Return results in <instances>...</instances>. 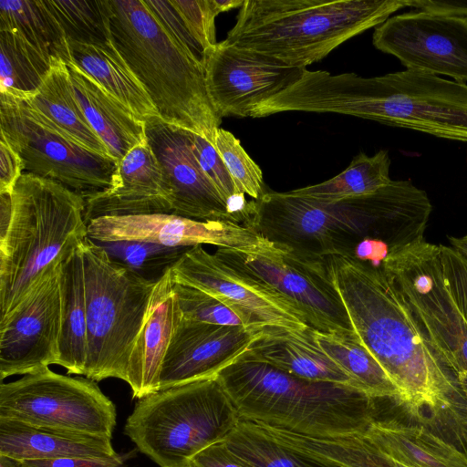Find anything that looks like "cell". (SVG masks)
I'll return each instance as SVG.
<instances>
[{
    "label": "cell",
    "instance_id": "cell-1",
    "mask_svg": "<svg viewBox=\"0 0 467 467\" xmlns=\"http://www.w3.org/2000/svg\"><path fill=\"white\" fill-rule=\"evenodd\" d=\"M431 210L426 192L410 181H391L375 192L332 203L265 191L254 200L245 226L313 257L353 255L365 239L386 244L393 255L424 240Z\"/></svg>",
    "mask_w": 467,
    "mask_h": 467
},
{
    "label": "cell",
    "instance_id": "cell-2",
    "mask_svg": "<svg viewBox=\"0 0 467 467\" xmlns=\"http://www.w3.org/2000/svg\"><path fill=\"white\" fill-rule=\"evenodd\" d=\"M354 334L402 394V405L418 412L451 405L460 384L415 321L383 266L350 254L324 257Z\"/></svg>",
    "mask_w": 467,
    "mask_h": 467
},
{
    "label": "cell",
    "instance_id": "cell-3",
    "mask_svg": "<svg viewBox=\"0 0 467 467\" xmlns=\"http://www.w3.org/2000/svg\"><path fill=\"white\" fill-rule=\"evenodd\" d=\"M294 105L296 111L349 115L467 142V84L420 70L372 78L306 70Z\"/></svg>",
    "mask_w": 467,
    "mask_h": 467
},
{
    "label": "cell",
    "instance_id": "cell-4",
    "mask_svg": "<svg viewBox=\"0 0 467 467\" xmlns=\"http://www.w3.org/2000/svg\"><path fill=\"white\" fill-rule=\"evenodd\" d=\"M217 378L240 420L306 436L364 434L376 416L377 400L358 387L300 379L243 355Z\"/></svg>",
    "mask_w": 467,
    "mask_h": 467
},
{
    "label": "cell",
    "instance_id": "cell-5",
    "mask_svg": "<svg viewBox=\"0 0 467 467\" xmlns=\"http://www.w3.org/2000/svg\"><path fill=\"white\" fill-rule=\"evenodd\" d=\"M108 9L112 42L160 118L213 144L222 118L210 100L202 62L145 0H108Z\"/></svg>",
    "mask_w": 467,
    "mask_h": 467
},
{
    "label": "cell",
    "instance_id": "cell-6",
    "mask_svg": "<svg viewBox=\"0 0 467 467\" xmlns=\"http://www.w3.org/2000/svg\"><path fill=\"white\" fill-rule=\"evenodd\" d=\"M409 5V0H244L225 41L306 68Z\"/></svg>",
    "mask_w": 467,
    "mask_h": 467
},
{
    "label": "cell",
    "instance_id": "cell-7",
    "mask_svg": "<svg viewBox=\"0 0 467 467\" xmlns=\"http://www.w3.org/2000/svg\"><path fill=\"white\" fill-rule=\"evenodd\" d=\"M11 199L10 222L0 234V317L88 237L85 198L64 185L24 172Z\"/></svg>",
    "mask_w": 467,
    "mask_h": 467
},
{
    "label": "cell",
    "instance_id": "cell-8",
    "mask_svg": "<svg viewBox=\"0 0 467 467\" xmlns=\"http://www.w3.org/2000/svg\"><path fill=\"white\" fill-rule=\"evenodd\" d=\"M239 420L215 376L140 399L123 431L160 467H189L197 453L225 441Z\"/></svg>",
    "mask_w": 467,
    "mask_h": 467
},
{
    "label": "cell",
    "instance_id": "cell-9",
    "mask_svg": "<svg viewBox=\"0 0 467 467\" xmlns=\"http://www.w3.org/2000/svg\"><path fill=\"white\" fill-rule=\"evenodd\" d=\"M86 290L87 361L84 377L128 381L130 354L157 281L112 259L97 242L80 244Z\"/></svg>",
    "mask_w": 467,
    "mask_h": 467
},
{
    "label": "cell",
    "instance_id": "cell-10",
    "mask_svg": "<svg viewBox=\"0 0 467 467\" xmlns=\"http://www.w3.org/2000/svg\"><path fill=\"white\" fill-rule=\"evenodd\" d=\"M0 419L112 438L117 410L96 381L46 368L1 382Z\"/></svg>",
    "mask_w": 467,
    "mask_h": 467
},
{
    "label": "cell",
    "instance_id": "cell-11",
    "mask_svg": "<svg viewBox=\"0 0 467 467\" xmlns=\"http://www.w3.org/2000/svg\"><path fill=\"white\" fill-rule=\"evenodd\" d=\"M0 130L24 172L55 181L83 197L109 188L116 161L88 150L55 130L20 97L0 93Z\"/></svg>",
    "mask_w": 467,
    "mask_h": 467
},
{
    "label": "cell",
    "instance_id": "cell-12",
    "mask_svg": "<svg viewBox=\"0 0 467 467\" xmlns=\"http://www.w3.org/2000/svg\"><path fill=\"white\" fill-rule=\"evenodd\" d=\"M415 321L462 386L467 385V323L445 285L439 245L425 240L383 263Z\"/></svg>",
    "mask_w": 467,
    "mask_h": 467
},
{
    "label": "cell",
    "instance_id": "cell-13",
    "mask_svg": "<svg viewBox=\"0 0 467 467\" xmlns=\"http://www.w3.org/2000/svg\"><path fill=\"white\" fill-rule=\"evenodd\" d=\"M214 254L286 298L314 329L354 333L343 302L328 276L324 257L302 254L274 244L258 253L218 248Z\"/></svg>",
    "mask_w": 467,
    "mask_h": 467
},
{
    "label": "cell",
    "instance_id": "cell-14",
    "mask_svg": "<svg viewBox=\"0 0 467 467\" xmlns=\"http://www.w3.org/2000/svg\"><path fill=\"white\" fill-rule=\"evenodd\" d=\"M171 273L174 283L202 290L228 306L249 330L309 327L286 298L229 266L201 244L184 252L171 267Z\"/></svg>",
    "mask_w": 467,
    "mask_h": 467
},
{
    "label": "cell",
    "instance_id": "cell-15",
    "mask_svg": "<svg viewBox=\"0 0 467 467\" xmlns=\"http://www.w3.org/2000/svg\"><path fill=\"white\" fill-rule=\"evenodd\" d=\"M374 47L407 69L467 81V22L411 11L388 18L373 33Z\"/></svg>",
    "mask_w": 467,
    "mask_h": 467
},
{
    "label": "cell",
    "instance_id": "cell-16",
    "mask_svg": "<svg viewBox=\"0 0 467 467\" xmlns=\"http://www.w3.org/2000/svg\"><path fill=\"white\" fill-rule=\"evenodd\" d=\"M202 64L210 100L221 117H250L253 109L282 93L303 76L294 67L227 43L207 48Z\"/></svg>",
    "mask_w": 467,
    "mask_h": 467
},
{
    "label": "cell",
    "instance_id": "cell-17",
    "mask_svg": "<svg viewBox=\"0 0 467 467\" xmlns=\"http://www.w3.org/2000/svg\"><path fill=\"white\" fill-rule=\"evenodd\" d=\"M59 266L49 269L7 315L0 318V379L58 365Z\"/></svg>",
    "mask_w": 467,
    "mask_h": 467
},
{
    "label": "cell",
    "instance_id": "cell-18",
    "mask_svg": "<svg viewBox=\"0 0 467 467\" xmlns=\"http://www.w3.org/2000/svg\"><path fill=\"white\" fill-rule=\"evenodd\" d=\"M88 238L98 243L139 241L170 247L212 244L257 253L273 245L254 229L225 221H197L173 213L103 216L88 223Z\"/></svg>",
    "mask_w": 467,
    "mask_h": 467
},
{
    "label": "cell",
    "instance_id": "cell-19",
    "mask_svg": "<svg viewBox=\"0 0 467 467\" xmlns=\"http://www.w3.org/2000/svg\"><path fill=\"white\" fill-rule=\"evenodd\" d=\"M145 126L148 143L173 192L172 213L197 221L231 222L226 201L193 153L190 131L160 117L147 119Z\"/></svg>",
    "mask_w": 467,
    "mask_h": 467
},
{
    "label": "cell",
    "instance_id": "cell-20",
    "mask_svg": "<svg viewBox=\"0 0 467 467\" xmlns=\"http://www.w3.org/2000/svg\"><path fill=\"white\" fill-rule=\"evenodd\" d=\"M259 332L182 317L161 364L159 391L217 376L249 349Z\"/></svg>",
    "mask_w": 467,
    "mask_h": 467
},
{
    "label": "cell",
    "instance_id": "cell-21",
    "mask_svg": "<svg viewBox=\"0 0 467 467\" xmlns=\"http://www.w3.org/2000/svg\"><path fill=\"white\" fill-rule=\"evenodd\" d=\"M84 198L87 223L103 216L172 213L171 186L148 141L116 162L109 188Z\"/></svg>",
    "mask_w": 467,
    "mask_h": 467
},
{
    "label": "cell",
    "instance_id": "cell-22",
    "mask_svg": "<svg viewBox=\"0 0 467 467\" xmlns=\"http://www.w3.org/2000/svg\"><path fill=\"white\" fill-rule=\"evenodd\" d=\"M173 284L169 268L155 285L130 354L127 383L139 400L159 391L161 364L182 318Z\"/></svg>",
    "mask_w": 467,
    "mask_h": 467
},
{
    "label": "cell",
    "instance_id": "cell-23",
    "mask_svg": "<svg viewBox=\"0 0 467 467\" xmlns=\"http://www.w3.org/2000/svg\"><path fill=\"white\" fill-rule=\"evenodd\" d=\"M243 356L300 379L358 387L351 377L317 346L311 327L306 329L265 327Z\"/></svg>",
    "mask_w": 467,
    "mask_h": 467
},
{
    "label": "cell",
    "instance_id": "cell-24",
    "mask_svg": "<svg viewBox=\"0 0 467 467\" xmlns=\"http://www.w3.org/2000/svg\"><path fill=\"white\" fill-rule=\"evenodd\" d=\"M76 99L91 128L116 161L147 142L145 121L72 62L67 63Z\"/></svg>",
    "mask_w": 467,
    "mask_h": 467
},
{
    "label": "cell",
    "instance_id": "cell-25",
    "mask_svg": "<svg viewBox=\"0 0 467 467\" xmlns=\"http://www.w3.org/2000/svg\"><path fill=\"white\" fill-rule=\"evenodd\" d=\"M0 454L22 461L69 457L112 458L111 438L0 419Z\"/></svg>",
    "mask_w": 467,
    "mask_h": 467
},
{
    "label": "cell",
    "instance_id": "cell-26",
    "mask_svg": "<svg viewBox=\"0 0 467 467\" xmlns=\"http://www.w3.org/2000/svg\"><path fill=\"white\" fill-rule=\"evenodd\" d=\"M14 95L22 98L33 110L66 138L88 150L112 158L80 109L75 97L68 67L63 60L51 62L47 76L35 93Z\"/></svg>",
    "mask_w": 467,
    "mask_h": 467
},
{
    "label": "cell",
    "instance_id": "cell-27",
    "mask_svg": "<svg viewBox=\"0 0 467 467\" xmlns=\"http://www.w3.org/2000/svg\"><path fill=\"white\" fill-rule=\"evenodd\" d=\"M364 435L405 467H467V454L423 426L375 416Z\"/></svg>",
    "mask_w": 467,
    "mask_h": 467
},
{
    "label": "cell",
    "instance_id": "cell-28",
    "mask_svg": "<svg viewBox=\"0 0 467 467\" xmlns=\"http://www.w3.org/2000/svg\"><path fill=\"white\" fill-rule=\"evenodd\" d=\"M70 62L98 82L137 118L160 117L148 92L114 46L67 42Z\"/></svg>",
    "mask_w": 467,
    "mask_h": 467
},
{
    "label": "cell",
    "instance_id": "cell-29",
    "mask_svg": "<svg viewBox=\"0 0 467 467\" xmlns=\"http://www.w3.org/2000/svg\"><path fill=\"white\" fill-rule=\"evenodd\" d=\"M60 336L58 365L84 376L87 361V310L80 245L59 266Z\"/></svg>",
    "mask_w": 467,
    "mask_h": 467
},
{
    "label": "cell",
    "instance_id": "cell-30",
    "mask_svg": "<svg viewBox=\"0 0 467 467\" xmlns=\"http://www.w3.org/2000/svg\"><path fill=\"white\" fill-rule=\"evenodd\" d=\"M317 346L375 400L402 404V394L382 366L354 333L321 332L313 328Z\"/></svg>",
    "mask_w": 467,
    "mask_h": 467
},
{
    "label": "cell",
    "instance_id": "cell-31",
    "mask_svg": "<svg viewBox=\"0 0 467 467\" xmlns=\"http://www.w3.org/2000/svg\"><path fill=\"white\" fill-rule=\"evenodd\" d=\"M0 30L17 34L51 62H70L67 41L46 0H1Z\"/></svg>",
    "mask_w": 467,
    "mask_h": 467
},
{
    "label": "cell",
    "instance_id": "cell-32",
    "mask_svg": "<svg viewBox=\"0 0 467 467\" xmlns=\"http://www.w3.org/2000/svg\"><path fill=\"white\" fill-rule=\"evenodd\" d=\"M389 167L388 150H381L373 156L361 152L337 176L315 185L290 191V193L326 203L367 195L392 181Z\"/></svg>",
    "mask_w": 467,
    "mask_h": 467
},
{
    "label": "cell",
    "instance_id": "cell-33",
    "mask_svg": "<svg viewBox=\"0 0 467 467\" xmlns=\"http://www.w3.org/2000/svg\"><path fill=\"white\" fill-rule=\"evenodd\" d=\"M161 23L202 62L204 51L217 44L213 0H145Z\"/></svg>",
    "mask_w": 467,
    "mask_h": 467
},
{
    "label": "cell",
    "instance_id": "cell-34",
    "mask_svg": "<svg viewBox=\"0 0 467 467\" xmlns=\"http://www.w3.org/2000/svg\"><path fill=\"white\" fill-rule=\"evenodd\" d=\"M224 441L254 467H338L286 447L249 420H240Z\"/></svg>",
    "mask_w": 467,
    "mask_h": 467
},
{
    "label": "cell",
    "instance_id": "cell-35",
    "mask_svg": "<svg viewBox=\"0 0 467 467\" xmlns=\"http://www.w3.org/2000/svg\"><path fill=\"white\" fill-rule=\"evenodd\" d=\"M0 93L31 95L51 68V60L17 34L0 30Z\"/></svg>",
    "mask_w": 467,
    "mask_h": 467
},
{
    "label": "cell",
    "instance_id": "cell-36",
    "mask_svg": "<svg viewBox=\"0 0 467 467\" xmlns=\"http://www.w3.org/2000/svg\"><path fill=\"white\" fill-rule=\"evenodd\" d=\"M67 42L88 45L111 40L108 0H46Z\"/></svg>",
    "mask_w": 467,
    "mask_h": 467
},
{
    "label": "cell",
    "instance_id": "cell-37",
    "mask_svg": "<svg viewBox=\"0 0 467 467\" xmlns=\"http://www.w3.org/2000/svg\"><path fill=\"white\" fill-rule=\"evenodd\" d=\"M98 243V242H97ZM115 261L157 281L191 247H170L139 241L99 243Z\"/></svg>",
    "mask_w": 467,
    "mask_h": 467
},
{
    "label": "cell",
    "instance_id": "cell-38",
    "mask_svg": "<svg viewBox=\"0 0 467 467\" xmlns=\"http://www.w3.org/2000/svg\"><path fill=\"white\" fill-rule=\"evenodd\" d=\"M213 145L235 184L236 192L257 200L265 192L263 172L244 150L240 140L230 131L218 128Z\"/></svg>",
    "mask_w": 467,
    "mask_h": 467
},
{
    "label": "cell",
    "instance_id": "cell-39",
    "mask_svg": "<svg viewBox=\"0 0 467 467\" xmlns=\"http://www.w3.org/2000/svg\"><path fill=\"white\" fill-rule=\"evenodd\" d=\"M173 291L182 318L213 325L244 327L240 317L214 296L176 283L173 284Z\"/></svg>",
    "mask_w": 467,
    "mask_h": 467
},
{
    "label": "cell",
    "instance_id": "cell-40",
    "mask_svg": "<svg viewBox=\"0 0 467 467\" xmlns=\"http://www.w3.org/2000/svg\"><path fill=\"white\" fill-rule=\"evenodd\" d=\"M193 153L205 175L225 201L236 192L235 184L220 154L205 138L190 131Z\"/></svg>",
    "mask_w": 467,
    "mask_h": 467
},
{
    "label": "cell",
    "instance_id": "cell-41",
    "mask_svg": "<svg viewBox=\"0 0 467 467\" xmlns=\"http://www.w3.org/2000/svg\"><path fill=\"white\" fill-rule=\"evenodd\" d=\"M439 254L447 289L467 323V258L445 245H439Z\"/></svg>",
    "mask_w": 467,
    "mask_h": 467
},
{
    "label": "cell",
    "instance_id": "cell-42",
    "mask_svg": "<svg viewBox=\"0 0 467 467\" xmlns=\"http://www.w3.org/2000/svg\"><path fill=\"white\" fill-rule=\"evenodd\" d=\"M189 467H254L234 453L225 441L214 443L197 453Z\"/></svg>",
    "mask_w": 467,
    "mask_h": 467
},
{
    "label": "cell",
    "instance_id": "cell-43",
    "mask_svg": "<svg viewBox=\"0 0 467 467\" xmlns=\"http://www.w3.org/2000/svg\"><path fill=\"white\" fill-rule=\"evenodd\" d=\"M24 173L23 161L9 143L1 137L0 142V193H11Z\"/></svg>",
    "mask_w": 467,
    "mask_h": 467
},
{
    "label": "cell",
    "instance_id": "cell-44",
    "mask_svg": "<svg viewBox=\"0 0 467 467\" xmlns=\"http://www.w3.org/2000/svg\"><path fill=\"white\" fill-rule=\"evenodd\" d=\"M128 454L112 458L69 457L52 460L26 461L30 467H130Z\"/></svg>",
    "mask_w": 467,
    "mask_h": 467
},
{
    "label": "cell",
    "instance_id": "cell-45",
    "mask_svg": "<svg viewBox=\"0 0 467 467\" xmlns=\"http://www.w3.org/2000/svg\"><path fill=\"white\" fill-rule=\"evenodd\" d=\"M416 11L440 14L467 22V1L453 0H409Z\"/></svg>",
    "mask_w": 467,
    "mask_h": 467
},
{
    "label": "cell",
    "instance_id": "cell-46",
    "mask_svg": "<svg viewBox=\"0 0 467 467\" xmlns=\"http://www.w3.org/2000/svg\"><path fill=\"white\" fill-rule=\"evenodd\" d=\"M217 12L229 11L235 8H241L244 0H213Z\"/></svg>",
    "mask_w": 467,
    "mask_h": 467
},
{
    "label": "cell",
    "instance_id": "cell-47",
    "mask_svg": "<svg viewBox=\"0 0 467 467\" xmlns=\"http://www.w3.org/2000/svg\"><path fill=\"white\" fill-rule=\"evenodd\" d=\"M449 240L452 248L467 258V234L462 237H450Z\"/></svg>",
    "mask_w": 467,
    "mask_h": 467
},
{
    "label": "cell",
    "instance_id": "cell-48",
    "mask_svg": "<svg viewBox=\"0 0 467 467\" xmlns=\"http://www.w3.org/2000/svg\"><path fill=\"white\" fill-rule=\"evenodd\" d=\"M0 467H30L26 461L0 454Z\"/></svg>",
    "mask_w": 467,
    "mask_h": 467
}]
</instances>
